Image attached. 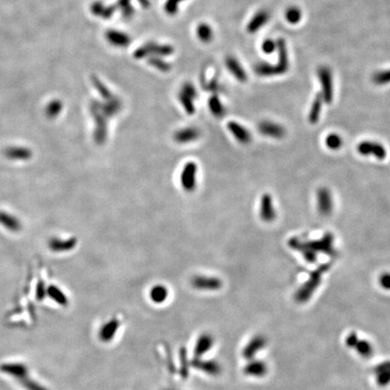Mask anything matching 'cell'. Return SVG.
Instances as JSON below:
<instances>
[{"mask_svg": "<svg viewBox=\"0 0 390 390\" xmlns=\"http://www.w3.org/2000/svg\"><path fill=\"white\" fill-rule=\"evenodd\" d=\"M330 266L331 265L328 263L323 264L317 269L311 273L307 281L304 284H302L295 294V300L297 303H304L312 298L314 292L319 287L323 275L330 269Z\"/></svg>", "mask_w": 390, "mask_h": 390, "instance_id": "1", "label": "cell"}, {"mask_svg": "<svg viewBox=\"0 0 390 390\" xmlns=\"http://www.w3.org/2000/svg\"><path fill=\"white\" fill-rule=\"evenodd\" d=\"M198 183V165L194 161L187 162L181 171L180 183L184 192L194 193Z\"/></svg>", "mask_w": 390, "mask_h": 390, "instance_id": "2", "label": "cell"}, {"mask_svg": "<svg viewBox=\"0 0 390 390\" xmlns=\"http://www.w3.org/2000/svg\"><path fill=\"white\" fill-rule=\"evenodd\" d=\"M91 113L94 118L95 129L93 133V139L95 143L98 145H103L106 142L108 136V123L107 118L103 115L97 105V103H93L91 106Z\"/></svg>", "mask_w": 390, "mask_h": 390, "instance_id": "3", "label": "cell"}, {"mask_svg": "<svg viewBox=\"0 0 390 390\" xmlns=\"http://www.w3.org/2000/svg\"><path fill=\"white\" fill-rule=\"evenodd\" d=\"M345 344L349 349H355L364 359H370L374 355L372 344L359 337L356 331H351L346 337Z\"/></svg>", "mask_w": 390, "mask_h": 390, "instance_id": "4", "label": "cell"}, {"mask_svg": "<svg viewBox=\"0 0 390 390\" xmlns=\"http://www.w3.org/2000/svg\"><path fill=\"white\" fill-rule=\"evenodd\" d=\"M302 244L303 247L312 250L314 253L317 254V252H321L324 254L330 255L332 256L335 253V250L333 248V235L328 232L325 236L323 237L321 239L317 240H311V241H305Z\"/></svg>", "mask_w": 390, "mask_h": 390, "instance_id": "5", "label": "cell"}, {"mask_svg": "<svg viewBox=\"0 0 390 390\" xmlns=\"http://www.w3.org/2000/svg\"><path fill=\"white\" fill-rule=\"evenodd\" d=\"M320 83L322 85V96L324 101L330 104L333 100V83L331 70L328 67H320L318 70Z\"/></svg>", "mask_w": 390, "mask_h": 390, "instance_id": "6", "label": "cell"}, {"mask_svg": "<svg viewBox=\"0 0 390 390\" xmlns=\"http://www.w3.org/2000/svg\"><path fill=\"white\" fill-rule=\"evenodd\" d=\"M191 284L195 289L207 292L218 291L223 285L222 281L219 278L207 276H196L192 278Z\"/></svg>", "mask_w": 390, "mask_h": 390, "instance_id": "7", "label": "cell"}, {"mask_svg": "<svg viewBox=\"0 0 390 390\" xmlns=\"http://www.w3.org/2000/svg\"><path fill=\"white\" fill-rule=\"evenodd\" d=\"M197 97L196 89L189 83L185 84L182 91L179 93V101L182 104L185 112L193 115L195 112V106L194 100Z\"/></svg>", "mask_w": 390, "mask_h": 390, "instance_id": "8", "label": "cell"}, {"mask_svg": "<svg viewBox=\"0 0 390 390\" xmlns=\"http://www.w3.org/2000/svg\"><path fill=\"white\" fill-rule=\"evenodd\" d=\"M77 244V238L74 237L65 239L53 237L48 241V248L55 253H62V252H69L74 249L76 248Z\"/></svg>", "mask_w": 390, "mask_h": 390, "instance_id": "9", "label": "cell"}, {"mask_svg": "<svg viewBox=\"0 0 390 390\" xmlns=\"http://www.w3.org/2000/svg\"><path fill=\"white\" fill-rule=\"evenodd\" d=\"M191 366L211 376H218L221 372V366L219 365V362L213 360H202L201 358H195L191 361Z\"/></svg>", "mask_w": 390, "mask_h": 390, "instance_id": "10", "label": "cell"}, {"mask_svg": "<svg viewBox=\"0 0 390 390\" xmlns=\"http://www.w3.org/2000/svg\"><path fill=\"white\" fill-rule=\"evenodd\" d=\"M201 136V131L195 127H186L178 130L173 134V140L180 145L197 141Z\"/></svg>", "mask_w": 390, "mask_h": 390, "instance_id": "11", "label": "cell"}, {"mask_svg": "<svg viewBox=\"0 0 390 390\" xmlns=\"http://www.w3.org/2000/svg\"><path fill=\"white\" fill-rule=\"evenodd\" d=\"M266 345V339L263 335H256L244 347L242 356L246 360H253L257 353L264 349Z\"/></svg>", "mask_w": 390, "mask_h": 390, "instance_id": "12", "label": "cell"}, {"mask_svg": "<svg viewBox=\"0 0 390 390\" xmlns=\"http://www.w3.org/2000/svg\"><path fill=\"white\" fill-rule=\"evenodd\" d=\"M358 152L362 155H373L378 159H384L387 155L386 149L379 143L363 141L358 146Z\"/></svg>", "mask_w": 390, "mask_h": 390, "instance_id": "13", "label": "cell"}, {"mask_svg": "<svg viewBox=\"0 0 390 390\" xmlns=\"http://www.w3.org/2000/svg\"><path fill=\"white\" fill-rule=\"evenodd\" d=\"M120 327V322L117 318H112L108 321L101 326L98 332V336L102 343H110L116 336Z\"/></svg>", "mask_w": 390, "mask_h": 390, "instance_id": "14", "label": "cell"}, {"mask_svg": "<svg viewBox=\"0 0 390 390\" xmlns=\"http://www.w3.org/2000/svg\"><path fill=\"white\" fill-rule=\"evenodd\" d=\"M268 371L266 362L258 360H250L248 364L244 367L243 372L245 375L254 378H263Z\"/></svg>", "mask_w": 390, "mask_h": 390, "instance_id": "15", "label": "cell"}, {"mask_svg": "<svg viewBox=\"0 0 390 390\" xmlns=\"http://www.w3.org/2000/svg\"><path fill=\"white\" fill-rule=\"evenodd\" d=\"M214 338L212 334L204 332L198 337L195 346V358H201L213 348Z\"/></svg>", "mask_w": 390, "mask_h": 390, "instance_id": "16", "label": "cell"}, {"mask_svg": "<svg viewBox=\"0 0 390 390\" xmlns=\"http://www.w3.org/2000/svg\"><path fill=\"white\" fill-rule=\"evenodd\" d=\"M317 205L319 213L322 215H329L332 211V200H331V195L330 191L327 188H321L317 192Z\"/></svg>", "mask_w": 390, "mask_h": 390, "instance_id": "17", "label": "cell"}, {"mask_svg": "<svg viewBox=\"0 0 390 390\" xmlns=\"http://www.w3.org/2000/svg\"><path fill=\"white\" fill-rule=\"evenodd\" d=\"M259 131L262 135L273 138H282L285 135L284 127L271 121H262L259 125Z\"/></svg>", "mask_w": 390, "mask_h": 390, "instance_id": "18", "label": "cell"}, {"mask_svg": "<svg viewBox=\"0 0 390 390\" xmlns=\"http://www.w3.org/2000/svg\"><path fill=\"white\" fill-rule=\"evenodd\" d=\"M4 155L11 161H28L33 156V152L25 147H9L5 149Z\"/></svg>", "mask_w": 390, "mask_h": 390, "instance_id": "19", "label": "cell"}, {"mask_svg": "<svg viewBox=\"0 0 390 390\" xmlns=\"http://www.w3.org/2000/svg\"><path fill=\"white\" fill-rule=\"evenodd\" d=\"M276 215V211L273 206L272 197L268 194H265L261 198L260 217L264 221L269 222L275 219Z\"/></svg>", "mask_w": 390, "mask_h": 390, "instance_id": "20", "label": "cell"}, {"mask_svg": "<svg viewBox=\"0 0 390 390\" xmlns=\"http://www.w3.org/2000/svg\"><path fill=\"white\" fill-rule=\"evenodd\" d=\"M373 372L376 376V381L379 387H387L390 384V361L379 363L374 368Z\"/></svg>", "mask_w": 390, "mask_h": 390, "instance_id": "21", "label": "cell"}, {"mask_svg": "<svg viewBox=\"0 0 390 390\" xmlns=\"http://www.w3.org/2000/svg\"><path fill=\"white\" fill-rule=\"evenodd\" d=\"M227 127L238 142L247 145L251 141V135L249 131L236 121H230Z\"/></svg>", "mask_w": 390, "mask_h": 390, "instance_id": "22", "label": "cell"}, {"mask_svg": "<svg viewBox=\"0 0 390 390\" xmlns=\"http://www.w3.org/2000/svg\"><path fill=\"white\" fill-rule=\"evenodd\" d=\"M0 225L11 232H18L22 229L20 219L17 216L6 212H0Z\"/></svg>", "mask_w": 390, "mask_h": 390, "instance_id": "23", "label": "cell"}, {"mask_svg": "<svg viewBox=\"0 0 390 390\" xmlns=\"http://www.w3.org/2000/svg\"><path fill=\"white\" fill-rule=\"evenodd\" d=\"M169 296V291L164 284H154L149 291V297L154 303L161 304L166 301Z\"/></svg>", "mask_w": 390, "mask_h": 390, "instance_id": "24", "label": "cell"}, {"mask_svg": "<svg viewBox=\"0 0 390 390\" xmlns=\"http://www.w3.org/2000/svg\"><path fill=\"white\" fill-rule=\"evenodd\" d=\"M268 19H269V14L266 11L262 10V11L257 13L253 18L250 20V22L248 23V33L253 34L257 31H259L263 25H265L267 23Z\"/></svg>", "mask_w": 390, "mask_h": 390, "instance_id": "25", "label": "cell"}, {"mask_svg": "<svg viewBox=\"0 0 390 390\" xmlns=\"http://www.w3.org/2000/svg\"><path fill=\"white\" fill-rule=\"evenodd\" d=\"M226 65L231 73L238 79V81L242 83L247 81L246 72L243 70L240 64L234 57H228L226 60Z\"/></svg>", "mask_w": 390, "mask_h": 390, "instance_id": "26", "label": "cell"}, {"mask_svg": "<svg viewBox=\"0 0 390 390\" xmlns=\"http://www.w3.org/2000/svg\"><path fill=\"white\" fill-rule=\"evenodd\" d=\"M107 38L108 40L113 45H116L118 47H123L127 46L130 43V37L126 36L121 32L118 31H109L107 33Z\"/></svg>", "mask_w": 390, "mask_h": 390, "instance_id": "27", "label": "cell"}, {"mask_svg": "<svg viewBox=\"0 0 390 390\" xmlns=\"http://www.w3.org/2000/svg\"><path fill=\"white\" fill-rule=\"evenodd\" d=\"M324 99L321 93L317 95L313 102V105L311 108V110L309 113V121L312 124H316L318 122L320 118V114L322 111V106H323Z\"/></svg>", "mask_w": 390, "mask_h": 390, "instance_id": "28", "label": "cell"}, {"mask_svg": "<svg viewBox=\"0 0 390 390\" xmlns=\"http://www.w3.org/2000/svg\"><path fill=\"white\" fill-rule=\"evenodd\" d=\"M209 108L216 118H222L225 115L224 106L217 96H213L209 100Z\"/></svg>", "mask_w": 390, "mask_h": 390, "instance_id": "29", "label": "cell"}, {"mask_svg": "<svg viewBox=\"0 0 390 390\" xmlns=\"http://www.w3.org/2000/svg\"><path fill=\"white\" fill-rule=\"evenodd\" d=\"M48 296H50L53 301L58 303L61 305H67L68 304V298L65 296L64 292L60 289L59 287L55 285L49 286L47 289Z\"/></svg>", "mask_w": 390, "mask_h": 390, "instance_id": "30", "label": "cell"}, {"mask_svg": "<svg viewBox=\"0 0 390 390\" xmlns=\"http://www.w3.org/2000/svg\"><path fill=\"white\" fill-rule=\"evenodd\" d=\"M63 110V103L60 101H51L46 107V116L48 118L53 119L56 118Z\"/></svg>", "mask_w": 390, "mask_h": 390, "instance_id": "31", "label": "cell"}, {"mask_svg": "<svg viewBox=\"0 0 390 390\" xmlns=\"http://www.w3.org/2000/svg\"><path fill=\"white\" fill-rule=\"evenodd\" d=\"M285 18L290 24H298L302 18L301 10L295 6L290 7L285 12Z\"/></svg>", "mask_w": 390, "mask_h": 390, "instance_id": "32", "label": "cell"}, {"mask_svg": "<svg viewBox=\"0 0 390 390\" xmlns=\"http://www.w3.org/2000/svg\"><path fill=\"white\" fill-rule=\"evenodd\" d=\"M326 146L332 150H337L343 146V139L337 134H330L326 137Z\"/></svg>", "mask_w": 390, "mask_h": 390, "instance_id": "33", "label": "cell"}, {"mask_svg": "<svg viewBox=\"0 0 390 390\" xmlns=\"http://www.w3.org/2000/svg\"><path fill=\"white\" fill-rule=\"evenodd\" d=\"M198 36L200 37L201 41L208 42L211 41L213 38V31L211 27L207 24H202L198 27Z\"/></svg>", "mask_w": 390, "mask_h": 390, "instance_id": "34", "label": "cell"}, {"mask_svg": "<svg viewBox=\"0 0 390 390\" xmlns=\"http://www.w3.org/2000/svg\"><path fill=\"white\" fill-rule=\"evenodd\" d=\"M373 82L378 84L383 85L390 83V70L384 71H378L373 76Z\"/></svg>", "mask_w": 390, "mask_h": 390, "instance_id": "35", "label": "cell"}, {"mask_svg": "<svg viewBox=\"0 0 390 390\" xmlns=\"http://www.w3.org/2000/svg\"><path fill=\"white\" fill-rule=\"evenodd\" d=\"M180 360H181V374L183 378H186L189 375V365L187 361V357L185 353V349L180 350Z\"/></svg>", "mask_w": 390, "mask_h": 390, "instance_id": "36", "label": "cell"}, {"mask_svg": "<svg viewBox=\"0 0 390 390\" xmlns=\"http://www.w3.org/2000/svg\"><path fill=\"white\" fill-rule=\"evenodd\" d=\"M262 50L265 53L270 54L277 50V42L273 41L271 39H267L262 44Z\"/></svg>", "mask_w": 390, "mask_h": 390, "instance_id": "37", "label": "cell"}, {"mask_svg": "<svg viewBox=\"0 0 390 390\" xmlns=\"http://www.w3.org/2000/svg\"><path fill=\"white\" fill-rule=\"evenodd\" d=\"M379 284L385 290H390V273H383L379 277Z\"/></svg>", "mask_w": 390, "mask_h": 390, "instance_id": "38", "label": "cell"}, {"mask_svg": "<svg viewBox=\"0 0 390 390\" xmlns=\"http://www.w3.org/2000/svg\"><path fill=\"white\" fill-rule=\"evenodd\" d=\"M179 0H168L166 5V10L169 13H174L176 11V4Z\"/></svg>", "mask_w": 390, "mask_h": 390, "instance_id": "39", "label": "cell"}, {"mask_svg": "<svg viewBox=\"0 0 390 390\" xmlns=\"http://www.w3.org/2000/svg\"></svg>", "mask_w": 390, "mask_h": 390, "instance_id": "40", "label": "cell"}]
</instances>
